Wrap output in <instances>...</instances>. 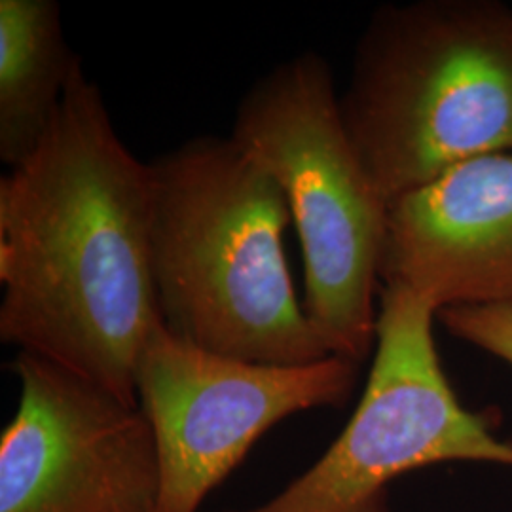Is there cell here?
Returning a JSON list of instances; mask_svg holds the SVG:
<instances>
[{
    "label": "cell",
    "mask_w": 512,
    "mask_h": 512,
    "mask_svg": "<svg viewBox=\"0 0 512 512\" xmlns=\"http://www.w3.org/2000/svg\"><path fill=\"white\" fill-rule=\"evenodd\" d=\"M10 368L19 403L0 435V512H158L160 461L139 404L33 353Z\"/></svg>",
    "instance_id": "obj_7"
},
{
    "label": "cell",
    "mask_w": 512,
    "mask_h": 512,
    "mask_svg": "<svg viewBox=\"0 0 512 512\" xmlns=\"http://www.w3.org/2000/svg\"><path fill=\"white\" fill-rule=\"evenodd\" d=\"M357 363L260 365L198 348L160 325L137 368V403L160 461L158 512H198L274 425L346 403Z\"/></svg>",
    "instance_id": "obj_6"
},
{
    "label": "cell",
    "mask_w": 512,
    "mask_h": 512,
    "mask_svg": "<svg viewBox=\"0 0 512 512\" xmlns=\"http://www.w3.org/2000/svg\"><path fill=\"white\" fill-rule=\"evenodd\" d=\"M150 165L152 258L167 329L260 365L332 357L298 304L285 256L289 203L230 137L202 135Z\"/></svg>",
    "instance_id": "obj_2"
},
{
    "label": "cell",
    "mask_w": 512,
    "mask_h": 512,
    "mask_svg": "<svg viewBox=\"0 0 512 512\" xmlns=\"http://www.w3.org/2000/svg\"><path fill=\"white\" fill-rule=\"evenodd\" d=\"M80 61L55 0H0V160L10 169L48 133Z\"/></svg>",
    "instance_id": "obj_9"
},
{
    "label": "cell",
    "mask_w": 512,
    "mask_h": 512,
    "mask_svg": "<svg viewBox=\"0 0 512 512\" xmlns=\"http://www.w3.org/2000/svg\"><path fill=\"white\" fill-rule=\"evenodd\" d=\"M439 323L461 342L512 366V310L509 308H444Z\"/></svg>",
    "instance_id": "obj_10"
},
{
    "label": "cell",
    "mask_w": 512,
    "mask_h": 512,
    "mask_svg": "<svg viewBox=\"0 0 512 512\" xmlns=\"http://www.w3.org/2000/svg\"><path fill=\"white\" fill-rule=\"evenodd\" d=\"M150 165L120 139L82 61L35 152L0 179V340L137 403L164 325Z\"/></svg>",
    "instance_id": "obj_1"
},
{
    "label": "cell",
    "mask_w": 512,
    "mask_h": 512,
    "mask_svg": "<svg viewBox=\"0 0 512 512\" xmlns=\"http://www.w3.org/2000/svg\"><path fill=\"white\" fill-rule=\"evenodd\" d=\"M230 139L283 190L304 256V311L330 353L376 346L389 205L349 139L329 61L274 67L239 101Z\"/></svg>",
    "instance_id": "obj_4"
},
{
    "label": "cell",
    "mask_w": 512,
    "mask_h": 512,
    "mask_svg": "<svg viewBox=\"0 0 512 512\" xmlns=\"http://www.w3.org/2000/svg\"><path fill=\"white\" fill-rule=\"evenodd\" d=\"M382 283L439 311L512 310V150L458 165L389 205Z\"/></svg>",
    "instance_id": "obj_8"
},
{
    "label": "cell",
    "mask_w": 512,
    "mask_h": 512,
    "mask_svg": "<svg viewBox=\"0 0 512 512\" xmlns=\"http://www.w3.org/2000/svg\"><path fill=\"white\" fill-rule=\"evenodd\" d=\"M374 363L351 420L283 492L249 511L387 512L399 476L450 461L512 467V444L459 403L435 344L439 308L382 285Z\"/></svg>",
    "instance_id": "obj_5"
},
{
    "label": "cell",
    "mask_w": 512,
    "mask_h": 512,
    "mask_svg": "<svg viewBox=\"0 0 512 512\" xmlns=\"http://www.w3.org/2000/svg\"><path fill=\"white\" fill-rule=\"evenodd\" d=\"M340 110L387 205L480 156L512 150V8L418 0L378 8Z\"/></svg>",
    "instance_id": "obj_3"
}]
</instances>
